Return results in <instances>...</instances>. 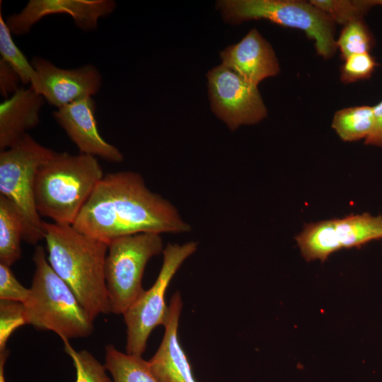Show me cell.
<instances>
[{
	"label": "cell",
	"mask_w": 382,
	"mask_h": 382,
	"mask_svg": "<svg viewBox=\"0 0 382 382\" xmlns=\"http://www.w3.org/2000/svg\"><path fill=\"white\" fill-rule=\"evenodd\" d=\"M72 226L108 244L140 233H185L190 226L167 199L151 192L139 173H108L98 183Z\"/></svg>",
	"instance_id": "6da1fadb"
},
{
	"label": "cell",
	"mask_w": 382,
	"mask_h": 382,
	"mask_svg": "<svg viewBox=\"0 0 382 382\" xmlns=\"http://www.w3.org/2000/svg\"><path fill=\"white\" fill-rule=\"evenodd\" d=\"M95 111L94 100L87 98L57 108L52 115L80 154L99 157L110 163L122 162V152L99 133Z\"/></svg>",
	"instance_id": "4fadbf2b"
},
{
	"label": "cell",
	"mask_w": 382,
	"mask_h": 382,
	"mask_svg": "<svg viewBox=\"0 0 382 382\" xmlns=\"http://www.w3.org/2000/svg\"><path fill=\"white\" fill-rule=\"evenodd\" d=\"M24 226L13 205L0 195V263L11 267L21 258Z\"/></svg>",
	"instance_id": "e0dca14e"
},
{
	"label": "cell",
	"mask_w": 382,
	"mask_h": 382,
	"mask_svg": "<svg viewBox=\"0 0 382 382\" xmlns=\"http://www.w3.org/2000/svg\"><path fill=\"white\" fill-rule=\"evenodd\" d=\"M116 8L112 0H30L18 13L7 17L11 33L22 35L42 18L54 14H68L83 31L98 28L99 18L111 14Z\"/></svg>",
	"instance_id": "7c38bea8"
},
{
	"label": "cell",
	"mask_w": 382,
	"mask_h": 382,
	"mask_svg": "<svg viewBox=\"0 0 382 382\" xmlns=\"http://www.w3.org/2000/svg\"><path fill=\"white\" fill-rule=\"evenodd\" d=\"M197 248V243L191 241L183 245L168 243L163 250V264L156 282L123 314L127 326V354L141 357L152 330L166 324L169 314L164 297L166 289L183 262Z\"/></svg>",
	"instance_id": "ba28073f"
},
{
	"label": "cell",
	"mask_w": 382,
	"mask_h": 382,
	"mask_svg": "<svg viewBox=\"0 0 382 382\" xmlns=\"http://www.w3.org/2000/svg\"><path fill=\"white\" fill-rule=\"evenodd\" d=\"M374 3H375L376 5L382 6V0H374Z\"/></svg>",
	"instance_id": "f546056e"
},
{
	"label": "cell",
	"mask_w": 382,
	"mask_h": 382,
	"mask_svg": "<svg viewBox=\"0 0 382 382\" xmlns=\"http://www.w3.org/2000/svg\"><path fill=\"white\" fill-rule=\"evenodd\" d=\"M374 125L373 106L360 105L337 111L332 119V127L345 141H355L366 139Z\"/></svg>",
	"instance_id": "d6986e66"
},
{
	"label": "cell",
	"mask_w": 382,
	"mask_h": 382,
	"mask_svg": "<svg viewBox=\"0 0 382 382\" xmlns=\"http://www.w3.org/2000/svg\"><path fill=\"white\" fill-rule=\"evenodd\" d=\"M295 238L305 260L324 261L338 250L382 238V216L352 214L308 224Z\"/></svg>",
	"instance_id": "9c48e42d"
},
{
	"label": "cell",
	"mask_w": 382,
	"mask_h": 382,
	"mask_svg": "<svg viewBox=\"0 0 382 382\" xmlns=\"http://www.w3.org/2000/svg\"><path fill=\"white\" fill-rule=\"evenodd\" d=\"M30 289L23 286L16 279L10 267L0 263V299L24 303Z\"/></svg>",
	"instance_id": "484cf974"
},
{
	"label": "cell",
	"mask_w": 382,
	"mask_h": 382,
	"mask_svg": "<svg viewBox=\"0 0 382 382\" xmlns=\"http://www.w3.org/2000/svg\"><path fill=\"white\" fill-rule=\"evenodd\" d=\"M64 352L71 357L76 369L75 382H113L108 376L107 370L89 352L76 351L69 340H62Z\"/></svg>",
	"instance_id": "603a6c76"
},
{
	"label": "cell",
	"mask_w": 382,
	"mask_h": 382,
	"mask_svg": "<svg viewBox=\"0 0 382 382\" xmlns=\"http://www.w3.org/2000/svg\"><path fill=\"white\" fill-rule=\"evenodd\" d=\"M378 63L369 52L353 54L341 66L340 79L345 83L367 79L372 75Z\"/></svg>",
	"instance_id": "d4e9b609"
},
{
	"label": "cell",
	"mask_w": 382,
	"mask_h": 382,
	"mask_svg": "<svg viewBox=\"0 0 382 382\" xmlns=\"http://www.w3.org/2000/svg\"><path fill=\"white\" fill-rule=\"evenodd\" d=\"M9 352L7 349L0 352V382H6L4 376V364L8 357Z\"/></svg>",
	"instance_id": "f1b7e54d"
},
{
	"label": "cell",
	"mask_w": 382,
	"mask_h": 382,
	"mask_svg": "<svg viewBox=\"0 0 382 382\" xmlns=\"http://www.w3.org/2000/svg\"><path fill=\"white\" fill-rule=\"evenodd\" d=\"M45 98L33 88L21 87L0 104V149H7L35 127Z\"/></svg>",
	"instance_id": "2e32d148"
},
{
	"label": "cell",
	"mask_w": 382,
	"mask_h": 382,
	"mask_svg": "<svg viewBox=\"0 0 382 382\" xmlns=\"http://www.w3.org/2000/svg\"><path fill=\"white\" fill-rule=\"evenodd\" d=\"M310 2L334 23L344 26L363 16L376 6L374 0H311Z\"/></svg>",
	"instance_id": "44dd1931"
},
{
	"label": "cell",
	"mask_w": 382,
	"mask_h": 382,
	"mask_svg": "<svg viewBox=\"0 0 382 382\" xmlns=\"http://www.w3.org/2000/svg\"><path fill=\"white\" fill-rule=\"evenodd\" d=\"M25 324L28 323L23 303L0 299V352L6 349L11 334Z\"/></svg>",
	"instance_id": "cb8c5ba5"
},
{
	"label": "cell",
	"mask_w": 382,
	"mask_h": 382,
	"mask_svg": "<svg viewBox=\"0 0 382 382\" xmlns=\"http://www.w3.org/2000/svg\"><path fill=\"white\" fill-rule=\"evenodd\" d=\"M374 125L369 135L365 139L366 145L382 146V100L373 106Z\"/></svg>",
	"instance_id": "83f0119b"
},
{
	"label": "cell",
	"mask_w": 382,
	"mask_h": 382,
	"mask_svg": "<svg viewBox=\"0 0 382 382\" xmlns=\"http://www.w3.org/2000/svg\"><path fill=\"white\" fill-rule=\"evenodd\" d=\"M105 277L110 312L124 314L145 291L142 277L148 261L163 252L161 234L140 233L108 244Z\"/></svg>",
	"instance_id": "52a82bcc"
},
{
	"label": "cell",
	"mask_w": 382,
	"mask_h": 382,
	"mask_svg": "<svg viewBox=\"0 0 382 382\" xmlns=\"http://www.w3.org/2000/svg\"><path fill=\"white\" fill-rule=\"evenodd\" d=\"M224 19L238 24L250 20H267L304 32L315 42L318 54L325 59L334 54V23L310 1L298 0H221L216 2Z\"/></svg>",
	"instance_id": "8992f818"
},
{
	"label": "cell",
	"mask_w": 382,
	"mask_h": 382,
	"mask_svg": "<svg viewBox=\"0 0 382 382\" xmlns=\"http://www.w3.org/2000/svg\"><path fill=\"white\" fill-rule=\"evenodd\" d=\"M33 260L35 273L29 296L23 303L27 323L53 331L62 340L89 336L93 331V321L51 267L42 246H36Z\"/></svg>",
	"instance_id": "277c9868"
},
{
	"label": "cell",
	"mask_w": 382,
	"mask_h": 382,
	"mask_svg": "<svg viewBox=\"0 0 382 382\" xmlns=\"http://www.w3.org/2000/svg\"><path fill=\"white\" fill-rule=\"evenodd\" d=\"M182 307L180 294L175 292L168 306L169 314L164 325L163 340L156 352L148 361L150 369L158 382H196L178 337Z\"/></svg>",
	"instance_id": "9a60e30c"
},
{
	"label": "cell",
	"mask_w": 382,
	"mask_h": 382,
	"mask_svg": "<svg viewBox=\"0 0 382 382\" xmlns=\"http://www.w3.org/2000/svg\"><path fill=\"white\" fill-rule=\"evenodd\" d=\"M47 261L90 318L110 312L105 277L108 245L71 225L43 222Z\"/></svg>",
	"instance_id": "7a4b0ae2"
},
{
	"label": "cell",
	"mask_w": 382,
	"mask_h": 382,
	"mask_svg": "<svg viewBox=\"0 0 382 382\" xmlns=\"http://www.w3.org/2000/svg\"><path fill=\"white\" fill-rule=\"evenodd\" d=\"M104 177L96 157L56 152L37 169L35 200L40 216L72 226Z\"/></svg>",
	"instance_id": "3957f363"
},
{
	"label": "cell",
	"mask_w": 382,
	"mask_h": 382,
	"mask_svg": "<svg viewBox=\"0 0 382 382\" xmlns=\"http://www.w3.org/2000/svg\"><path fill=\"white\" fill-rule=\"evenodd\" d=\"M12 33L0 13V54L1 59L6 62L18 74L21 83L30 84L40 93L37 74L21 50L13 40Z\"/></svg>",
	"instance_id": "ffe728a7"
},
{
	"label": "cell",
	"mask_w": 382,
	"mask_h": 382,
	"mask_svg": "<svg viewBox=\"0 0 382 382\" xmlns=\"http://www.w3.org/2000/svg\"><path fill=\"white\" fill-rule=\"evenodd\" d=\"M209 95L214 113L233 131L254 125L267 116V108L257 86L221 64L207 74Z\"/></svg>",
	"instance_id": "30bf717a"
},
{
	"label": "cell",
	"mask_w": 382,
	"mask_h": 382,
	"mask_svg": "<svg viewBox=\"0 0 382 382\" xmlns=\"http://www.w3.org/2000/svg\"><path fill=\"white\" fill-rule=\"evenodd\" d=\"M105 352L104 366L113 382H158L141 357L121 352L111 344L105 346Z\"/></svg>",
	"instance_id": "ac0fdd59"
},
{
	"label": "cell",
	"mask_w": 382,
	"mask_h": 382,
	"mask_svg": "<svg viewBox=\"0 0 382 382\" xmlns=\"http://www.w3.org/2000/svg\"><path fill=\"white\" fill-rule=\"evenodd\" d=\"M21 82L16 71L4 59H0V93L8 98L16 93L20 88Z\"/></svg>",
	"instance_id": "4316f807"
},
{
	"label": "cell",
	"mask_w": 382,
	"mask_h": 382,
	"mask_svg": "<svg viewBox=\"0 0 382 382\" xmlns=\"http://www.w3.org/2000/svg\"><path fill=\"white\" fill-rule=\"evenodd\" d=\"M31 64L38 76L40 93L57 108L92 98L102 85V76L93 64L65 69L40 57H33Z\"/></svg>",
	"instance_id": "8fae6325"
},
{
	"label": "cell",
	"mask_w": 382,
	"mask_h": 382,
	"mask_svg": "<svg viewBox=\"0 0 382 382\" xmlns=\"http://www.w3.org/2000/svg\"><path fill=\"white\" fill-rule=\"evenodd\" d=\"M373 44V37L362 20L345 25L336 42L344 60L353 54L369 52Z\"/></svg>",
	"instance_id": "7402d4cb"
},
{
	"label": "cell",
	"mask_w": 382,
	"mask_h": 382,
	"mask_svg": "<svg viewBox=\"0 0 382 382\" xmlns=\"http://www.w3.org/2000/svg\"><path fill=\"white\" fill-rule=\"evenodd\" d=\"M56 151L25 134L13 146L0 152V195L13 205L23 226V241L35 245L45 239V228L35 200L38 168Z\"/></svg>",
	"instance_id": "5b68a950"
},
{
	"label": "cell",
	"mask_w": 382,
	"mask_h": 382,
	"mask_svg": "<svg viewBox=\"0 0 382 382\" xmlns=\"http://www.w3.org/2000/svg\"><path fill=\"white\" fill-rule=\"evenodd\" d=\"M220 57L221 64L257 87L262 80L277 75L280 71L272 46L255 28L240 42L222 50Z\"/></svg>",
	"instance_id": "5bb4252c"
}]
</instances>
